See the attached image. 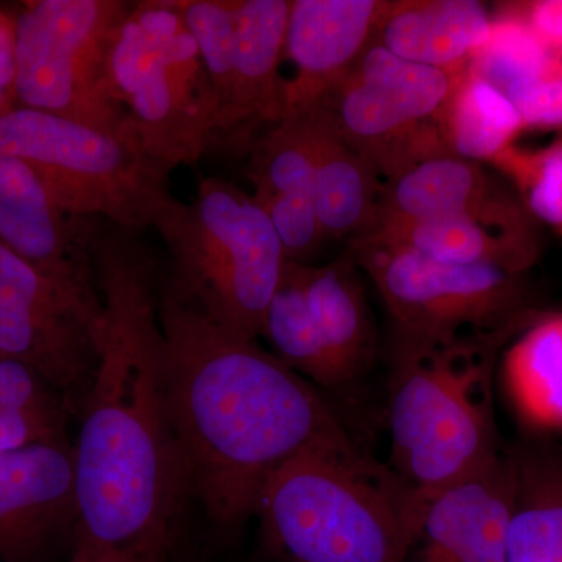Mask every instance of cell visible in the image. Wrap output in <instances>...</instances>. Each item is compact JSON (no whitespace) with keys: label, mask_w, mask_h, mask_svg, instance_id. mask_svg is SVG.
Returning a JSON list of instances; mask_svg holds the SVG:
<instances>
[{"label":"cell","mask_w":562,"mask_h":562,"mask_svg":"<svg viewBox=\"0 0 562 562\" xmlns=\"http://www.w3.org/2000/svg\"><path fill=\"white\" fill-rule=\"evenodd\" d=\"M101 361L74 443L77 538L160 562L188 497L158 313L161 262L140 232L101 221Z\"/></svg>","instance_id":"6da1fadb"},{"label":"cell","mask_w":562,"mask_h":562,"mask_svg":"<svg viewBox=\"0 0 562 562\" xmlns=\"http://www.w3.org/2000/svg\"><path fill=\"white\" fill-rule=\"evenodd\" d=\"M158 313L184 487L210 522L228 530L255 516L297 454L355 446L316 386L177 288L162 265Z\"/></svg>","instance_id":"7a4b0ae2"},{"label":"cell","mask_w":562,"mask_h":562,"mask_svg":"<svg viewBox=\"0 0 562 562\" xmlns=\"http://www.w3.org/2000/svg\"><path fill=\"white\" fill-rule=\"evenodd\" d=\"M424 505L357 446L317 447L273 473L255 516L286 562H403Z\"/></svg>","instance_id":"3957f363"},{"label":"cell","mask_w":562,"mask_h":562,"mask_svg":"<svg viewBox=\"0 0 562 562\" xmlns=\"http://www.w3.org/2000/svg\"><path fill=\"white\" fill-rule=\"evenodd\" d=\"M505 330L392 355L391 471L422 503L502 453L492 405Z\"/></svg>","instance_id":"277c9868"},{"label":"cell","mask_w":562,"mask_h":562,"mask_svg":"<svg viewBox=\"0 0 562 562\" xmlns=\"http://www.w3.org/2000/svg\"><path fill=\"white\" fill-rule=\"evenodd\" d=\"M155 231L168 250L165 276L210 312L260 338L286 258L254 195L205 177L194 199H177Z\"/></svg>","instance_id":"5b68a950"},{"label":"cell","mask_w":562,"mask_h":562,"mask_svg":"<svg viewBox=\"0 0 562 562\" xmlns=\"http://www.w3.org/2000/svg\"><path fill=\"white\" fill-rule=\"evenodd\" d=\"M109 81L154 160L173 171L211 149L216 94L176 0L132 2L111 44Z\"/></svg>","instance_id":"8992f818"},{"label":"cell","mask_w":562,"mask_h":562,"mask_svg":"<svg viewBox=\"0 0 562 562\" xmlns=\"http://www.w3.org/2000/svg\"><path fill=\"white\" fill-rule=\"evenodd\" d=\"M0 155L27 162L77 216L143 232L177 202L171 169L136 140L46 111L16 106L2 114Z\"/></svg>","instance_id":"52a82bcc"},{"label":"cell","mask_w":562,"mask_h":562,"mask_svg":"<svg viewBox=\"0 0 562 562\" xmlns=\"http://www.w3.org/2000/svg\"><path fill=\"white\" fill-rule=\"evenodd\" d=\"M131 7L132 2L122 0L22 3L14 14L18 106L138 143L109 81L111 44Z\"/></svg>","instance_id":"ba28073f"},{"label":"cell","mask_w":562,"mask_h":562,"mask_svg":"<svg viewBox=\"0 0 562 562\" xmlns=\"http://www.w3.org/2000/svg\"><path fill=\"white\" fill-rule=\"evenodd\" d=\"M350 258L386 306L394 355L513 328L525 313L524 276L436 261L401 244L368 238L353 241Z\"/></svg>","instance_id":"9c48e42d"},{"label":"cell","mask_w":562,"mask_h":562,"mask_svg":"<svg viewBox=\"0 0 562 562\" xmlns=\"http://www.w3.org/2000/svg\"><path fill=\"white\" fill-rule=\"evenodd\" d=\"M103 319L0 244V358L21 362L79 417L101 361Z\"/></svg>","instance_id":"30bf717a"},{"label":"cell","mask_w":562,"mask_h":562,"mask_svg":"<svg viewBox=\"0 0 562 562\" xmlns=\"http://www.w3.org/2000/svg\"><path fill=\"white\" fill-rule=\"evenodd\" d=\"M357 269L350 257L303 265L302 291L281 314V357L319 391L357 382L375 357V328Z\"/></svg>","instance_id":"8fae6325"},{"label":"cell","mask_w":562,"mask_h":562,"mask_svg":"<svg viewBox=\"0 0 562 562\" xmlns=\"http://www.w3.org/2000/svg\"><path fill=\"white\" fill-rule=\"evenodd\" d=\"M101 221L69 213L27 162L0 155V244L99 319L92 241Z\"/></svg>","instance_id":"7c38bea8"},{"label":"cell","mask_w":562,"mask_h":562,"mask_svg":"<svg viewBox=\"0 0 562 562\" xmlns=\"http://www.w3.org/2000/svg\"><path fill=\"white\" fill-rule=\"evenodd\" d=\"M512 452L425 502L403 562H506Z\"/></svg>","instance_id":"4fadbf2b"},{"label":"cell","mask_w":562,"mask_h":562,"mask_svg":"<svg viewBox=\"0 0 562 562\" xmlns=\"http://www.w3.org/2000/svg\"><path fill=\"white\" fill-rule=\"evenodd\" d=\"M291 0H236L235 63L231 99L217 120L211 146L249 151L251 144L286 116L281 76Z\"/></svg>","instance_id":"5bb4252c"},{"label":"cell","mask_w":562,"mask_h":562,"mask_svg":"<svg viewBox=\"0 0 562 562\" xmlns=\"http://www.w3.org/2000/svg\"><path fill=\"white\" fill-rule=\"evenodd\" d=\"M79 525L74 446L40 442L0 454V561L29 562Z\"/></svg>","instance_id":"9a60e30c"},{"label":"cell","mask_w":562,"mask_h":562,"mask_svg":"<svg viewBox=\"0 0 562 562\" xmlns=\"http://www.w3.org/2000/svg\"><path fill=\"white\" fill-rule=\"evenodd\" d=\"M386 0H291L284 60L286 116L305 114L350 72L375 38ZM284 116V117H286Z\"/></svg>","instance_id":"2e32d148"},{"label":"cell","mask_w":562,"mask_h":562,"mask_svg":"<svg viewBox=\"0 0 562 562\" xmlns=\"http://www.w3.org/2000/svg\"><path fill=\"white\" fill-rule=\"evenodd\" d=\"M379 211L412 221L461 217L538 233L517 195L495 180L483 162L453 154L435 155L384 183Z\"/></svg>","instance_id":"e0dca14e"},{"label":"cell","mask_w":562,"mask_h":562,"mask_svg":"<svg viewBox=\"0 0 562 562\" xmlns=\"http://www.w3.org/2000/svg\"><path fill=\"white\" fill-rule=\"evenodd\" d=\"M494 16L479 0L386 2L373 43L417 65L461 72L490 40Z\"/></svg>","instance_id":"ac0fdd59"},{"label":"cell","mask_w":562,"mask_h":562,"mask_svg":"<svg viewBox=\"0 0 562 562\" xmlns=\"http://www.w3.org/2000/svg\"><path fill=\"white\" fill-rule=\"evenodd\" d=\"M401 244L431 260L461 266H487L514 276L538 261V233H519L475 220L412 221L379 211L361 238ZM357 241V239H355Z\"/></svg>","instance_id":"d6986e66"},{"label":"cell","mask_w":562,"mask_h":562,"mask_svg":"<svg viewBox=\"0 0 562 562\" xmlns=\"http://www.w3.org/2000/svg\"><path fill=\"white\" fill-rule=\"evenodd\" d=\"M310 113V111H308ZM317 124L313 201L325 239L361 238L371 228L383 181L375 168L331 131L312 110Z\"/></svg>","instance_id":"ffe728a7"},{"label":"cell","mask_w":562,"mask_h":562,"mask_svg":"<svg viewBox=\"0 0 562 562\" xmlns=\"http://www.w3.org/2000/svg\"><path fill=\"white\" fill-rule=\"evenodd\" d=\"M506 562H562V464L517 450Z\"/></svg>","instance_id":"44dd1931"},{"label":"cell","mask_w":562,"mask_h":562,"mask_svg":"<svg viewBox=\"0 0 562 562\" xmlns=\"http://www.w3.org/2000/svg\"><path fill=\"white\" fill-rule=\"evenodd\" d=\"M438 128L449 154L491 165L514 146L525 125L519 110L501 88L464 69L438 116Z\"/></svg>","instance_id":"7402d4cb"},{"label":"cell","mask_w":562,"mask_h":562,"mask_svg":"<svg viewBox=\"0 0 562 562\" xmlns=\"http://www.w3.org/2000/svg\"><path fill=\"white\" fill-rule=\"evenodd\" d=\"M503 380L524 420L562 431V313L530 322L503 355Z\"/></svg>","instance_id":"603a6c76"},{"label":"cell","mask_w":562,"mask_h":562,"mask_svg":"<svg viewBox=\"0 0 562 562\" xmlns=\"http://www.w3.org/2000/svg\"><path fill=\"white\" fill-rule=\"evenodd\" d=\"M317 124L312 111L291 114L251 144L247 177L261 209L313 199Z\"/></svg>","instance_id":"cb8c5ba5"},{"label":"cell","mask_w":562,"mask_h":562,"mask_svg":"<svg viewBox=\"0 0 562 562\" xmlns=\"http://www.w3.org/2000/svg\"><path fill=\"white\" fill-rule=\"evenodd\" d=\"M350 72L386 94L412 120L424 124L438 122L460 74L403 60L376 43L362 52Z\"/></svg>","instance_id":"d4e9b609"},{"label":"cell","mask_w":562,"mask_h":562,"mask_svg":"<svg viewBox=\"0 0 562 562\" xmlns=\"http://www.w3.org/2000/svg\"><path fill=\"white\" fill-rule=\"evenodd\" d=\"M561 55L550 50L516 13L494 18L490 40L472 55L471 72L505 91L547 72Z\"/></svg>","instance_id":"484cf974"},{"label":"cell","mask_w":562,"mask_h":562,"mask_svg":"<svg viewBox=\"0 0 562 562\" xmlns=\"http://www.w3.org/2000/svg\"><path fill=\"white\" fill-rule=\"evenodd\" d=\"M491 165L512 181L532 220L547 225L562 241V135L538 150L514 144Z\"/></svg>","instance_id":"4316f807"},{"label":"cell","mask_w":562,"mask_h":562,"mask_svg":"<svg viewBox=\"0 0 562 562\" xmlns=\"http://www.w3.org/2000/svg\"><path fill=\"white\" fill-rule=\"evenodd\" d=\"M236 0H176L190 29L217 101V120L231 99L235 63ZM217 124V121H216Z\"/></svg>","instance_id":"83f0119b"},{"label":"cell","mask_w":562,"mask_h":562,"mask_svg":"<svg viewBox=\"0 0 562 562\" xmlns=\"http://www.w3.org/2000/svg\"><path fill=\"white\" fill-rule=\"evenodd\" d=\"M527 128H553L562 133V55L552 68L535 79L506 88Z\"/></svg>","instance_id":"f1b7e54d"},{"label":"cell","mask_w":562,"mask_h":562,"mask_svg":"<svg viewBox=\"0 0 562 562\" xmlns=\"http://www.w3.org/2000/svg\"><path fill=\"white\" fill-rule=\"evenodd\" d=\"M66 414L0 408V454L40 442H66Z\"/></svg>","instance_id":"f546056e"},{"label":"cell","mask_w":562,"mask_h":562,"mask_svg":"<svg viewBox=\"0 0 562 562\" xmlns=\"http://www.w3.org/2000/svg\"><path fill=\"white\" fill-rule=\"evenodd\" d=\"M514 10L550 50L562 55V0H538Z\"/></svg>","instance_id":"4dcf8cb0"},{"label":"cell","mask_w":562,"mask_h":562,"mask_svg":"<svg viewBox=\"0 0 562 562\" xmlns=\"http://www.w3.org/2000/svg\"><path fill=\"white\" fill-rule=\"evenodd\" d=\"M16 60H14V16L0 20V116L16 109Z\"/></svg>","instance_id":"1f68e13d"},{"label":"cell","mask_w":562,"mask_h":562,"mask_svg":"<svg viewBox=\"0 0 562 562\" xmlns=\"http://www.w3.org/2000/svg\"><path fill=\"white\" fill-rule=\"evenodd\" d=\"M65 562H149L136 554L110 549L88 539L77 538L74 552Z\"/></svg>","instance_id":"d6a6232c"},{"label":"cell","mask_w":562,"mask_h":562,"mask_svg":"<svg viewBox=\"0 0 562 562\" xmlns=\"http://www.w3.org/2000/svg\"><path fill=\"white\" fill-rule=\"evenodd\" d=\"M3 16H5V11L0 10V20H2Z\"/></svg>","instance_id":"836d02e7"},{"label":"cell","mask_w":562,"mask_h":562,"mask_svg":"<svg viewBox=\"0 0 562 562\" xmlns=\"http://www.w3.org/2000/svg\"><path fill=\"white\" fill-rule=\"evenodd\" d=\"M561 135H562V133H561Z\"/></svg>","instance_id":"e575fe53"}]
</instances>
